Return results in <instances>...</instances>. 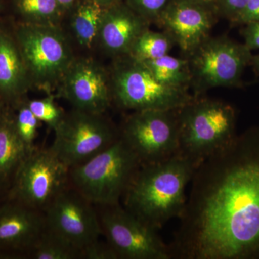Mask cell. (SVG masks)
I'll use <instances>...</instances> for the list:
<instances>
[{
    "mask_svg": "<svg viewBox=\"0 0 259 259\" xmlns=\"http://www.w3.org/2000/svg\"><path fill=\"white\" fill-rule=\"evenodd\" d=\"M109 74L112 102L124 110H178L194 97L187 89L158 81L144 62L131 55L115 58Z\"/></svg>",
    "mask_w": 259,
    "mask_h": 259,
    "instance_id": "5b68a950",
    "label": "cell"
},
{
    "mask_svg": "<svg viewBox=\"0 0 259 259\" xmlns=\"http://www.w3.org/2000/svg\"><path fill=\"white\" fill-rule=\"evenodd\" d=\"M120 138L141 166L169 159L179 153L177 110L134 111L124 121Z\"/></svg>",
    "mask_w": 259,
    "mask_h": 259,
    "instance_id": "9c48e42d",
    "label": "cell"
},
{
    "mask_svg": "<svg viewBox=\"0 0 259 259\" xmlns=\"http://www.w3.org/2000/svg\"><path fill=\"white\" fill-rule=\"evenodd\" d=\"M195 1L198 2V3L205 5V6L209 7L211 9L214 10L215 11V5L217 0H195Z\"/></svg>",
    "mask_w": 259,
    "mask_h": 259,
    "instance_id": "d6a6232c",
    "label": "cell"
},
{
    "mask_svg": "<svg viewBox=\"0 0 259 259\" xmlns=\"http://www.w3.org/2000/svg\"><path fill=\"white\" fill-rule=\"evenodd\" d=\"M141 166L134 151L120 138L88 161L70 168L69 181L92 204L115 205L120 204Z\"/></svg>",
    "mask_w": 259,
    "mask_h": 259,
    "instance_id": "277c9868",
    "label": "cell"
},
{
    "mask_svg": "<svg viewBox=\"0 0 259 259\" xmlns=\"http://www.w3.org/2000/svg\"><path fill=\"white\" fill-rule=\"evenodd\" d=\"M4 101H3L1 97H0V124H1L2 120H3V116H4L5 112L4 110Z\"/></svg>",
    "mask_w": 259,
    "mask_h": 259,
    "instance_id": "e575fe53",
    "label": "cell"
},
{
    "mask_svg": "<svg viewBox=\"0 0 259 259\" xmlns=\"http://www.w3.org/2000/svg\"><path fill=\"white\" fill-rule=\"evenodd\" d=\"M73 109L103 115L112 102L109 71L92 58L75 57L59 86Z\"/></svg>",
    "mask_w": 259,
    "mask_h": 259,
    "instance_id": "4fadbf2b",
    "label": "cell"
},
{
    "mask_svg": "<svg viewBox=\"0 0 259 259\" xmlns=\"http://www.w3.org/2000/svg\"><path fill=\"white\" fill-rule=\"evenodd\" d=\"M250 64L253 65L255 71L259 74V54L258 55H253V56H252Z\"/></svg>",
    "mask_w": 259,
    "mask_h": 259,
    "instance_id": "836d02e7",
    "label": "cell"
},
{
    "mask_svg": "<svg viewBox=\"0 0 259 259\" xmlns=\"http://www.w3.org/2000/svg\"><path fill=\"white\" fill-rule=\"evenodd\" d=\"M217 15L195 0H173L156 24L170 34L187 56L209 37Z\"/></svg>",
    "mask_w": 259,
    "mask_h": 259,
    "instance_id": "5bb4252c",
    "label": "cell"
},
{
    "mask_svg": "<svg viewBox=\"0 0 259 259\" xmlns=\"http://www.w3.org/2000/svg\"><path fill=\"white\" fill-rule=\"evenodd\" d=\"M149 25L148 21L122 2L105 8L97 44L114 59L128 55L134 42Z\"/></svg>",
    "mask_w": 259,
    "mask_h": 259,
    "instance_id": "9a60e30c",
    "label": "cell"
},
{
    "mask_svg": "<svg viewBox=\"0 0 259 259\" xmlns=\"http://www.w3.org/2000/svg\"><path fill=\"white\" fill-rule=\"evenodd\" d=\"M144 63L153 76L164 84L187 90L191 86L192 75L187 58H177L167 54Z\"/></svg>",
    "mask_w": 259,
    "mask_h": 259,
    "instance_id": "44dd1931",
    "label": "cell"
},
{
    "mask_svg": "<svg viewBox=\"0 0 259 259\" xmlns=\"http://www.w3.org/2000/svg\"><path fill=\"white\" fill-rule=\"evenodd\" d=\"M94 3H97V5L101 6L103 8H107L109 7H111L112 5L118 4V3H122L124 0H90Z\"/></svg>",
    "mask_w": 259,
    "mask_h": 259,
    "instance_id": "1f68e13d",
    "label": "cell"
},
{
    "mask_svg": "<svg viewBox=\"0 0 259 259\" xmlns=\"http://www.w3.org/2000/svg\"><path fill=\"white\" fill-rule=\"evenodd\" d=\"M79 1V0H57L58 3L60 5L63 13H64V17Z\"/></svg>",
    "mask_w": 259,
    "mask_h": 259,
    "instance_id": "4dcf8cb0",
    "label": "cell"
},
{
    "mask_svg": "<svg viewBox=\"0 0 259 259\" xmlns=\"http://www.w3.org/2000/svg\"><path fill=\"white\" fill-rule=\"evenodd\" d=\"M34 259L82 258L80 248L47 229L30 249Z\"/></svg>",
    "mask_w": 259,
    "mask_h": 259,
    "instance_id": "603a6c76",
    "label": "cell"
},
{
    "mask_svg": "<svg viewBox=\"0 0 259 259\" xmlns=\"http://www.w3.org/2000/svg\"><path fill=\"white\" fill-rule=\"evenodd\" d=\"M51 151L69 168L78 166L110 147L120 139L103 115L73 109L54 130Z\"/></svg>",
    "mask_w": 259,
    "mask_h": 259,
    "instance_id": "ba28073f",
    "label": "cell"
},
{
    "mask_svg": "<svg viewBox=\"0 0 259 259\" xmlns=\"http://www.w3.org/2000/svg\"><path fill=\"white\" fill-rule=\"evenodd\" d=\"M102 234L119 259H171L168 245L157 230L140 221L120 204L101 207Z\"/></svg>",
    "mask_w": 259,
    "mask_h": 259,
    "instance_id": "8fae6325",
    "label": "cell"
},
{
    "mask_svg": "<svg viewBox=\"0 0 259 259\" xmlns=\"http://www.w3.org/2000/svg\"><path fill=\"white\" fill-rule=\"evenodd\" d=\"M45 230L40 210L20 202L0 207V249L30 250Z\"/></svg>",
    "mask_w": 259,
    "mask_h": 259,
    "instance_id": "2e32d148",
    "label": "cell"
},
{
    "mask_svg": "<svg viewBox=\"0 0 259 259\" xmlns=\"http://www.w3.org/2000/svg\"><path fill=\"white\" fill-rule=\"evenodd\" d=\"M251 51L226 36L208 37L187 56L194 97L211 89L238 88L243 71L250 64Z\"/></svg>",
    "mask_w": 259,
    "mask_h": 259,
    "instance_id": "52a82bcc",
    "label": "cell"
},
{
    "mask_svg": "<svg viewBox=\"0 0 259 259\" xmlns=\"http://www.w3.org/2000/svg\"><path fill=\"white\" fill-rule=\"evenodd\" d=\"M81 251L83 259H119L111 245L99 240L86 245Z\"/></svg>",
    "mask_w": 259,
    "mask_h": 259,
    "instance_id": "4316f807",
    "label": "cell"
},
{
    "mask_svg": "<svg viewBox=\"0 0 259 259\" xmlns=\"http://www.w3.org/2000/svg\"><path fill=\"white\" fill-rule=\"evenodd\" d=\"M93 205L74 187H66L44 210L46 229L82 250L102 234Z\"/></svg>",
    "mask_w": 259,
    "mask_h": 259,
    "instance_id": "7c38bea8",
    "label": "cell"
},
{
    "mask_svg": "<svg viewBox=\"0 0 259 259\" xmlns=\"http://www.w3.org/2000/svg\"><path fill=\"white\" fill-rule=\"evenodd\" d=\"M177 117L178 155L197 168L236 138V110L226 102L194 97L177 110Z\"/></svg>",
    "mask_w": 259,
    "mask_h": 259,
    "instance_id": "3957f363",
    "label": "cell"
},
{
    "mask_svg": "<svg viewBox=\"0 0 259 259\" xmlns=\"http://www.w3.org/2000/svg\"><path fill=\"white\" fill-rule=\"evenodd\" d=\"M197 167L180 155L140 167L123 197L124 207L159 231L185 210L186 188Z\"/></svg>",
    "mask_w": 259,
    "mask_h": 259,
    "instance_id": "7a4b0ae2",
    "label": "cell"
},
{
    "mask_svg": "<svg viewBox=\"0 0 259 259\" xmlns=\"http://www.w3.org/2000/svg\"><path fill=\"white\" fill-rule=\"evenodd\" d=\"M242 35L244 38V44L250 51L259 49V21L245 25L242 30Z\"/></svg>",
    "mask_w": 259,
    "mask_h": 259,
    "instance_id": "f546056e",
    "label": "cell"
},
{
    "mask_svg": "<svg viewBox=\"0 0 259 259\" xmlns=\"http://www.w3.org/2000/svg\"><path fill=\"white\" fill-rule=\"evenodd\" d=\"M19 105L18 113L14 117L15 128L25 147L30 152L35 148L34 143L40 122L29 109L26 102Z\"/></svg>",
    "mask_w": 259,
    "mask_h": 259,
    "instance_id": "cb8c5ba5",
    "label": "cell"
},
{
    "mask_svg": "<svg viewBox=\"0 0 259 259\" xmlns=\"http://www.w3.org/2000/svg\"><path fill=\"white\" fill-rule=\"evenodd\" d=\"M171 258L259 259V125L197 168Z\"/></svg>",
    "mask_w": 259,
    "mask_h": 259,
    "instance_id": "6da1fadb",
    "label": "cell"
},
{
    "mask_svg": "<svg viewBox=\"0 0 259 259\" xmlns=\"http://www.w3.org/2000/svg\"><path fill=\"white\" fill-rule=\"evenodd\" d=\"M248 1L249 0H217L216 13L233 23L245 9Z\"/></svg>",
    "mask_w": 259,
    "mask_h": 259,
    "instance_id": "83f0119b",
    "label": "cell"
},
{
    "mask_svg": "<svg viewBox=\"0 0 259 259\" xmlns=\"http://www.w3.org/2000/svg\"><path fill=\"white\" fill-rule=\"evenodd\" d=\"M28 153L17 133L14 117L5 112L0 124V182L14 175Z\"/></svg>",
    "mask_w": 259,
    "mask_h": 259,
    "instance_id": "d6986e66",
    "label": "cell"
},
{
    "mask_svg": "<svg viewBox=\"0 0 259 259\" xmlns=\"http://www.w3.org/2000/svg\"><path fill=\"white\" fill-rule=\"evenodd\" d=\"M173 0H124L138 15L150 24L157 23L163 12Z\"/></svg>",
    "mask_w": 259,
    "mask_h": 259,
    "instance_id": "484cf974",
    "label": "cell"
},
{
    "mask_svg": "<svg viewBox=\"0 0 259 259\" xmlns=\"http://www.w3.org/2000/svg\"><path fill=\"white\" fill-rule=\"evenodd\" d=\"M105 8L90 0H79L66 15L69 16L71 36L79 47L93 49L97 45L99 29Z\"/></svg>",
    "mask_w": 259,
    "mask_h": 259,
    "instance_id": "ac0fdd59",
    "label": "cell"
},
{
    "mask_svg": "<svg viewBox=\"0 0 259 259\" xmlns=\"http://www.w3.org/2000/svg\"><path fill=\"white\" fill-rule=\"evenodd\" d=\"M175 45L176 42L168 32L148 28L138 37L128 55L144 62L154 60L169 54Z\"/></svg>",
    "mask_w": 259,
    "mask_h": 259,
    "instance_id": "7402d4cb",
    "label": "cell"
},
{
    "mask_svg": "<svg viewBox=\"0 0 259 259\" xmlns=\"http://www.w3.org/2000/svg\"><path fill=\"white\" fill-rule=\"evenodd\" d=\"M255 21H259V0H249L233 24L245 25Z\"/></svg>",
    "mask_w": 259,
    "mask_h": 259,
    "instance_id": "f1b7e54d",
    "label": "cell"
},
{
    "mask_svg": "<svg viewBox=\"0 0 259 259\" xmlns=\"http://www.w3.org/2000/svg\"><path fill=\"white\" fill-rule=\"evenodd\" d=\"M20 23L60 25L64 15L57 0H12Z\"/></svg>",
    "mask_w": 259,
    "mask_h": 259,
    "instance_id": "ffe728a7",
    "label": "cell"
},
{
    "mask_svg": "<svg viewBox=\"0 0 259 259\" xmlns=\"http://www.w3.org/2000/svg\"><path fill=\"white\" fill-rule=\"evenodd\" d=\"M69 171L50 148H34L15 172L13 196L20 203L44 211L68 187Z\"/></svg>",
    "mask_w": 259,
    "mask_h": 259,
    "instance_id": "30bf717a",
    "label": "cell"
},
{
    "mask_svg": "<svg viewBox=\"0 0 259 259\" xmlns=\"http://www.w3.org/2000/svg\"><path fill=\"white\" fill-rule=\"evenodd\" d=\"M32 88L14 35L0 30V97L5 103L19 105Z\"/></svg>",
    "mask_w": 259,
    "mask_h": 259,
    "instance_id": "e0dca14e",
    "label": "cell"
},
{
    "mask_svg": "<svg viewBox=\"0 0 259 259\" xmlns=\"http://www.w3.org/2000/svg\"><path fill=\"white\" fill-rule=\"evenodd\" d=\"M14 37L32 88L50 93L58 88L75 56L60 25L20 23Z\"/></svg>",
    "mask_w": 259,
    "mask_h": 259,
    "instance_id": "8992f818",
    "label": "cell"
},
{
    "mask_svg": "<svg viewBox=\"0 0 259 259\" xmlns=\"http://www.w3.org/2000/svg\"><path fill=\"white\" fill-rule=\"evenodd\" d=\"M26 104L37 120L40 122H45L53 131L59 125L66 113L58 106L51 95L30 100Z\"/></svg>",
    "mask_w": 259,
    "mask_h": 259,
    "instance_id": "d4e9b609",
    "label": "cell"
}]
</instances>
